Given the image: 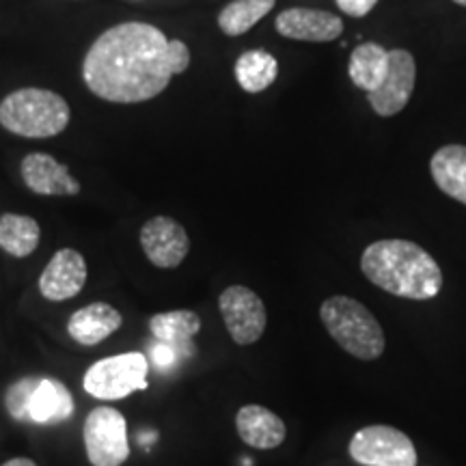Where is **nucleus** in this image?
I'll return each mask as SVG.
<instances>
[{
  "label": "nucleus",
  "instance_id": "nucleus-1",
  "mask_svg": "<svg viewBox=\"0 0 466 466\" xmlns=\"http://www.w3.org/2000/svg\"><path fill=\"white\" fill-rule=\"evenodd\" d=\"M190 67V48L147 22H121L96 37L83 58V80L110 104H143L158 97L173 76Z\"/></svg>",
  "mask_w": 466,
  "mask_h": 466
},
{
  "label": "nucleus",
  "instance_id": "nucleus-2",
  "mask_svg": "<svg viewBox=\"0 0 466 466\" xmlns=\"http://www.w3.org/2000/svg\"><path fill=\"white\" fill-rule=\"evenodd\" d=\"M360 270L376 288L408 300H430L442 289V270L410 240H378L360 255Z\"/></svg>",
  "mask_w": 466,
  "mask_h": 466
},
{
  "label": "nucleus",
  "instance_id": "nucleus-3",
  "mask_svg": "<svg viewBox=\"0 0 466 466\" xmlns=\"http://www.w3.org/2000/svg\"><path fill=\"white\" fill-rule=\"evenodd\" d=\"M72 121V108L61 93L42 86H22L0 102V126L22 138H55Z\"/></svg>",
  "mask_w": 466,
  "mask_h": 466
},
{
  "label": "nucleus",
  "instance_id": "nucleus-4",
  "mask_svg": "<svg viewBox=\"0 0 466 466\" xmlns=\"http://www.w3.org/2000/svg\"><path fill=\"white\" fill-rule=\"evenodd\" d=\"M319 318L329 335L354 359L376 360L382 357L387 348L384 330L363 302L350 296H330L319 307Z\"/></svg>",
  "mask_w": 466,
  "mask_h": 466
},
{
  "label": "nucleus",
  "instance_id": "nucleus-5",
  "mask_svg": "<svg viewBox=\"0 0 466 466\" xmlns=\"http://www.w3.org/2000/svg\"><path fill=\"white\" fill-rule=\"evenodd\" d=\"M149 363L141 352H126L93 363L83 378L85 391L97 400H124L147 389Z\"/></svg>",
  "mask_w": 466,
  "mask_h": 466
},
{
  "label": "nucleus",
  "instance_id": "nucleus-6",
  "mask_svg": "<svg viewBox=\"0 0 466 466\" xmlns=\"http://www.w3.org/2000/svg\"><path fill=\"white\" fill-rule=\"evenodd\" d=\"M350 458L360 466H417L415 442L391 425H367L352 436Z\"/></svg>",
  "mask_w": 466,
  "mask_h": 466
},
{
  "label": "nucleus",
  "instance_id": "nucleus-7",
  "mask_svg": "<svg viewBox=\"0 0 466 466\" xmlns=\"http://www.w3.org/2000/svg\"><path fill=\"white\" fill-rule=\"evenodd\" d=\"M83 439L93 466H121L130 456L126 417L110 406L93 408L85 421Z\"/></svg>",
  "mask_w": 466,
  "mask_h": 466
},
{
  "label": "nucleus",
  "instance_id": "nucleus-8",
  "mask_svg": "<svg viewBox=\"0 0 466 466\" xmlns=\"http://www.w3.org/2000/svg\"><path fill=\"white\" fill-rule=\"evenodd\" d=\"M218 309L231 339L238 346H253L261 339L268 324L264 300L244 285H231L218 299Z\"/></svg>",
  "mask_w": 466,
  "mask_h": 466
},
{
  "label": "nucleus",
  "instance_id": "nucleus-9",
  "mask_svg": "<svg viewBox=\"0 0 466 466\" xmlns=\"http://www.w3.org/2000/svg\"><path fill=\"white\" fill-rule=\"evenodd\" d=\"M415 80L417 66L410 52L401 48L389 50V69L382 85L376 91L367 93L374 113L380 116H393L401 113L410 102L412 91H415Z\"/></svg>",
  "mask_w": 466,
  "mask_h": 466
},
{
  "label": "nucleus",
  "instance_id": "nucleus-10",
  "mask_svg": "<svg viewBox=\"0 0 466 466\" xmlns=\"http://www.w3.org/2000/svg\"><path fill=\"white\" fill-rule=\"evenodd\" d=\"M138 240H141L145 258L156 268H162V270H173L188 258L190 238L175 218H149L143 225Z\"/></svg>",
  "mask_w": 466,
  "mask_h": 466
},
{
  "label": "nucleus",
  "instance_id": "nucleus-11",
  "mask_svg": "<svg viewBox=\"0 0 466 466\" xmlns=\"http://www.w3.org/2000/svg\"><path fill=\"white\" fill-rule=\"evenodd\" d=\"M22 182L35 195L42 197H76L80 182L69 173L67 165L58 162L46 151H31L20 162Z\"/></svg>",
  "mask_w": 466,
  "mask_h": 466
},
{
  "label": "nucleus",
  "instance_id": "nucleus-12",
  "mask_svg": "<svg viewBox=\"0 0 466 466\" xmlns=\"http://www.w3.org/2000/svg\"><path fill=\"white\" fill-rule=\"evenodd\" d=\"M86 283V261L76 248H61L52 255L39 277V291L46 300L63 302L78 296Z\"/></svg>",
  "mask_w": 466,
  "mask_h": 466
},
{
  "label": "nucleus",
  "instance_id": "nucleus-13",
  "mask_svg": "<svg viewBox=\"0 0 466 466\" xmlns=\"http://www.w3.org/2000/svg\"><path fill=\"white\" fill-rule=\"evenodd\" d=\"M275 28L285 39L324 44L339 37L343 33V22L339 15L330 14V11L294 7L277 15Z\"/></svg>",
  "mask_w": 466,
  "mask_h": 466
},
{
  "label": "nucleus",
  "instance_id": "nucleus-14",
  "mask_svg": "<svg viewBox=\"0 0 466 466\" xmlns=\"http://www.w3.org/2000/svg\"><path fill=\"white\" fill-rule=\"evenodd\" d=\"M236 430L240 439L255 450H277L288 436L283 419L264 406H242L236 415Z\"/></svg>",
  "mask_w": 466,
  "mask_h": 466
},
{
  "label": "nucleus",
  "instance_id": "nucleus-15",
  "mask_svg": "<svg viewBox=\"0 0 466 466\" xmlns=\"http://www.w3.org/2000/svg\"><path fill=\"white\" fill-rule=\"evenodd\" d=\"M124 318L108 302H91L74 313L67 322V333L80 346H96L116 333Z\"/></svg>",
  "mask_w": 466,
  "mask_h": 466
},
{
  "label": "nucleus",
  "instance_id": "nucleus-16",
  "mask_svg": "<svg viewBox=\"0 0 466 466\" xmlns=\"http://www.w3.org/2000/svg\"><path fill=\"white\" fill-rule=\"evenodd\" d=\"M430 173L447 197L466 206V145H445L430 160Z\"/></svg>",
  "mask_w": 466,
  "mask_h": 466
},
{
  "label": "nucleus",
  "instance_id": "nucleus-17",
  "mask_svg": "<svg viewBox=\"0 0 466 466\" xmlns=\"http://www.w3.org/2000/svg\"><path fill=\"white\" fill-rule=\"evenodd\" d=\"M74 400L69 389L56 378H42L39 387L35 389L28 419L35 423H61L72 417Z\"/></svg>",
  "mask_w": 466,
  "mask_h": 466
},
{
  "label": "nucleus",
  "instance_id": "nucleus-18",
  "mask_svg": "<svg viewBox=\"0 0 466 466\" xmlns=\"http://www.w3.org/2000/svg\"><path fill=\"white\" fill-rule=\"evenodd\" d=\"M42 240V227L33 217L5 212L0 217V248L11 258L25 259L33 255Z\"/></svg>",
  "mask_w": 466,
  "mask_h": 466
},
{
  "label": "nucleus",
  "instance_id": "nucleus-19",
  "mask_svg": "<svg viewBox=\"0 0 466 466\" xmlns=\"http://www.w3.org/2000/svg\"><path fill=\"white\" fill-rule=\"evenodd\" d=\"M389 69V50H384L380 44L367 42L360 44L352 52L348 63V74L352 83L367 93L376 91L382 85L384 76Z\"/></svg>",
  "mask_w": 466,
  "mask_h": 466
},
{
  "label": "nucleus",
  "instance_id": "nucleus-20",
  "mask_svg": "<svg viewBox=\"0 0 466 466\" xmlns=\"http://www.w3.org/2000/svg\"><path fill=\"white\" fill-rule=\"evenodd\" d=\"M149 329L156 339L175 350H186L192 346L190 339L201 330V318L188 309H177V311L158 313L149 319Z\"/></svg>",
  "mask_w": 466,
  "mask_h": 466
},
{
  "label": "nucleus",
  "instance_id": "nucleus-21",
  "mask_svg": "<svg viewBox=\"0 0 466 466\" xmlns=\"http://www.w3.org/2000/svg\"><path fill=\"white\" fill-rule=\"evenodd\" d=\"M236 80L247 93H261L277 80L279 63L277 58L266 50H247L244 55L238 56Z\"/></svg>",
  "mask_w": 466,
  "mask_h": 466
},
{
  "label": "nucleus",
  "instance_id": "nucleus-22",
  "mask_svg": "<svg viewBox=\"0 0 466 466\" xmlns=\"http://www.w3.org/2000/svg\"><path fill=\"white\" fill-rule=\"evenodd\" d=\"M277 0H231L218 14V28L229 37H240L275 9Z\"/></svg>",
  "mask_w": 466,
  "mask_h": 466
},
{
  "label": "nucleus",
  "instance_id": "nucleus-23",
  "mask_svg": "<svg viewBox=\"0 0 466 466\" xmlns=\"http://www.w3.org/2000/svg\"><path fill=\"white\" fill-rule=\"evenodd\" d=\"M42 378H25V380L11 384L5 393V406H7L9 415L15 421H26L28 419V406H31L35 389L39 387Z\"/></svg>",
  "mask_w": 466,
  "mask_h": 466
},
{
  "label": "nucleus",
  "instance_id": "nucleus-24",
  "mask_svg": "<svg viewBox=\"0 0 466 466\" xmlns=\"http://www.w3.org/2000/svg\"><path fill=\"white\" fill-rule=\"evenodd\" d=\"M337 7H339L346 15L352 17H363L376 7L378 0H335Z\"/></svg>",
  "mask_w": 466,
  "mask_h": 466
},
{
  "label": "nucleus",
  "instance_id": "nucleus-25",
  "mask_svg": "<svg viewBox=\"0 0 466 466\" xmlns=\"http://www.w3.org/2000/svg\"><path fill=\"white\" fill-rule=\"evenodd\" d=\"M154 360H156V365H158V367L173 365L175 363V348L167 346V343H160V346H156Z\"/></svg>",
  "mask_w": 466,
  "mask_h": 466
},
{
  "label": "nucleus",
  "instance_id": "nucleus-26",
  "mask_svg": "<svg viewBox=\"0 0 466 466\" xmlns=\"http://www.w3.org/2000/svg\"><path fill=\"white\" fill-rule=\"evenodd\" d=\"M0 466H37V464L28 458H14V460H7V462L0 464Z\"/></svg>",
  "mask_w": 466,
  "mask_h": 466
},
{
  "label": "nucleus",
  "instance_id": "nucleus-27",
  "mask_svg": "<svg viewBox=\"0 0 466 466\" xmlns=\"http://www.w3.org/2000/svg\"><path fill=\"white\" fill-rule=\"evenodd\" d=\"M453 3L460 5V7H466V0H453Z\"/></svg>",
  "mask_w": 466,
  "mask_h": 466
}]
</instances>
